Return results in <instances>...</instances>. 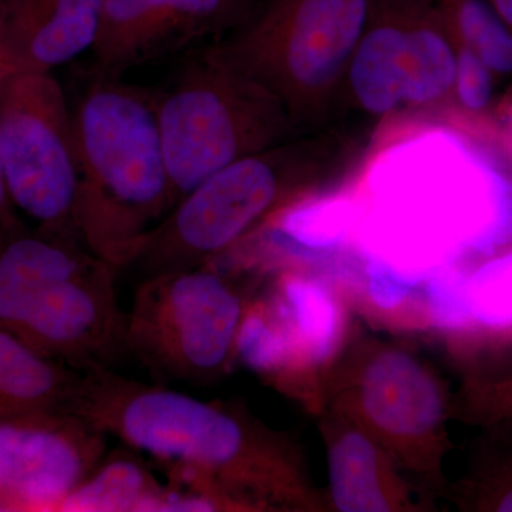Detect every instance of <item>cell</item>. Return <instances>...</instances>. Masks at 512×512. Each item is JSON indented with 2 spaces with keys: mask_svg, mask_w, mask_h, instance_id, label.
I'll use <instances>...</instances> for the list:
<instances>
[{
  "mask_svg": "<svg viewBox=\"0 0 512 512\" xmlns=\"http://www.w3.org/2000/svg\"><path fill=\"white\" fill-rule=\"evenodd\" d=\"M258 0H106L92 53L100 77L121 74L247 22Z\"/></svg>",
  "mask_w": 512,
  "mask_h": 512,
  "instance_id": "obj_11",
  "label": "cell"
},
{
  "mask_svg": "<svg viewBox=\"0 0 512 512\" xmlns=\"http://www.w3.org/2000/svg\"><path fill=\"white\" fill-rule=\"evenodd\" d=\"M457 43L467 46L497 77L512 76V28L491 0H440Z\"/></svg>",
  "mask_w": 512,
  "mask_h": 512,
  "instance_id": "obj_21",
  "label": "cell"
},
{
  "mask_svg": "<svg viewBox=\"0 0 512 512\" xmlns=\"http://www.w3.org/2000/svg\"><path fill=\"white\" fill-rule=\"evenodd\" d=\"M82 372L30 348L0 329V419L69 409Z\"/></svg>",
  "mask_w": 512,
  "mask_h": 512,
  "instance_id": "obj_16",
  "label": "cell"
},
{
  "mask_svg": "<svg viewBox=\"0 0 512 512\" xmlns=\"http://www.w3.org/2000/svg\"><path fill=\"white\" fill-rule=\"evenodd\" d=\"M457 46L454 92L460 106L467 113L478 116L493 106L497 76L473 50L460 43H457Z\"/></svg>",
  "mask_w": 512,
  "mask_h": 512,
  "instance_id": "obj_23",
  "label": "cell"
},
{
  "mask_svg": "<svg viewBox=\"0 0 512 512\" xmlns=\"http://www.w3.org/2000/svg\"><path fill=\"white\" fill-rule=\"evenodd\" d=\"M119 271L79 242L0 227V329L77 372L111 369L124 349Z\"/></svg>",
  "mask_w": 512,
  "mask_h": 512,
  "instance_id": "obj_4",
  "label": "cell"
},
{
  "mask_svg": "<svg viewBox=\"0 0 512 512\" xmlns=\"http://www.w3.org/2000/svg\"><path fill=\"white\" fill-rule=\"evenodd\" d=\"M80 244L123 271L173 208L157 90L100 77L73 107Z\"/></svg>",
  "mask_w": 512,
  "mask_h": 512,
  "instance_id": "obj_3",
  "label": "cell"
},
{
  "mask_svg": "<svg viewBox=\"0 0 512 512\" xmlns=\"http://www.w3.org/2000/svg\"><path fill=\"white\" fill-rule=\"evenodd\" d=\"M157 110L173 207L239 158L278 146L288 130L282 101L218 46L191 56L157 90Z\"/></svg>",
  "mask_w": 512,
  "mask_h": 512,
  "instance_id": "obj_5",
  "label": "cell"
},
{
  "mask_svg": "<svg viewBox=\"0 0 512 512\" xmlns=\"http://www.w3.org/2000/svg\"><path fill=\"white\" fill-rule=\"evenodd\" d=\"M376 0H269L217 45L278 97L305 109L348 69Z\"/></svg>",
  "mask_w": 512,
  "mask_h": 512,
  "instance_id": "obj_8",
  "label": "cell"
},
{
  "mask_svg": "<svg viewBox=\"0 0 512 512\" xmlns=\"http://www.w3.org/2000/svg\"><path fill=\"white\" fill-rule=\"evenodd\" d=\"M362 201L329 194L288 202L265 222L269 242L282 254L318 259L340 251L357 235Z\"/></svg>",
  "mask_w": 512,
  "mask_h": 512,
  "instance_id": "obj_15",
  "label": "cell"
},
{
  "mask_svg": "<svg viewBox=\"0 0 512 512\" xmlns=\"http://www.w3.org/2000/svg\"><path fill=\"white\" fill-rule=\"evenodd\" d=\"M269 299L291 333L299 369L328 362L342 333V315L329 289L309 276L288 274Z\"/></svg>",
  "mask_w": 512,
  "mask_h": 512,
  "instance_id": "obj_18",
  "label": "cell"
},
{
  "mask_svg": "<svg viewBox=\"0 0 512 512\" xmlns=\"http://www.w3.org/2000/svg\"><path fill=\"white\" fill-rule=\"evenodd\" d=\"M298 165L278 144L212 174L158 222L128 268L147 278L214 264L288 204Z\"/></svg>",
  "mask_w": 512,
  "mask_h": 512,
  "instance_id": "obj_7",
  "label": "cell"
},
{
  "mask_svg": "<svg viewBox=\"0 0 512 512\" xmlns=\"http://www.w3.org/2000/svg\"><path fill=\"white\" fill-rule=\"evenodd\" d=\"M109 434L66 409L0 419V511H57L107 454Z\"/></svg>",
  "mask_w": 512,
  "mask_h": 512,
  "instance_id": "obj_10",
  "label": "cell"
},
{
  "mask_svg": "<svg viewBox=\"0 0 512 512\" xmlns=\"http://www.w3.org/2000/svg\"><path fill=\"white\" fill-rule=\"evenodd\" d=\"M360 255L365 262L367 295L380 311L399 308L421 282H426L421 276L404 272L379 256L365 252Z\"/></svg>",
  "mask_w": 512,
  "mask_h": 512,
  "instance_id": "obj_24",
  "label": "cell"
},
{
  "mask_svg": "<svg viewBox=\"0 0 512 512\" xmlns=\"http://www.w3.org/2000/svg\"><path fill=\"white\" fill-rule=\"evenodd\" d=\"M329 473L330 491L340 511L390 510L379 453L365 434L350 431L333 444Z\"/></svg>",
  "mask_w": 512,
  "mask_h": 512,
  "instance_id": "obj_20",
  "label": "cell"
},
{
  "mask_svg": "<svg viewBox=\"0 0 512 512\" xmlns=\"http://www.w3.org/2000/svg\"><path fill=\"white\" fill-rule=\"evenodd\" d=\"M491 2L512 28V0H491Z\"/></svg>",
  "mask_w": 512,
  "mask_h": 512,
  "instance_id": "obj_28",
  "label": "cell"
},
{
  "mask_svg": "<svg viewBox=\"0 0 512 512\" xmlns=\"http://www.w3.org/2000/svg\"><path fill=\"white\" fill-rule=\"evenodd\" d=\"M477 498L481 510L512 512V456L488 471Z\"/></svg>",
  "mask_w": 512,
  "mask_h": 512,
  "instance_id": "obj_25",
  "label": "cell"
},
{
  "mask_svg": "<svg viewBox=\"0 0 512 512\" xmlns=\"http://www.w3.org/2000/svg\"><path fill=\"white\" fill-rule=\"evenodd\" d=\"M69 410L153 460L170 490L198 498L208 511L296 497L285 440L222 404L99 369L82 373Z\"/></svg>",
  "mask_w": 512,
  "mask_h": 512,
  "instance_id": "obj_1",
  "label": "cell"
},
{
  "mask_svg": "<svg viewBox=\"0 0 512 512\" xmlns=\"http://www.w3.org/2000/svg\"><path fill=\"white\" fill-rule=\"evenodd\" d=\"M0 109V157L10 201L50 237L79 242V156L73 109L43 72L10 80Z\"/></svg>",
  "mask_w": 512,
  "mask_h": 512,
  "instance_id": "obj_9",
  "label": "cell"
},
{
  "mask_svg": "<svg viewBox=\"0 0 512 512\" xmlns=\"http://www.w3.org/2000/svg\"><path fill=\"white\" fill-rule=\"evenodd\" d=\"M360 252L409 274L474 265L512 244V173L448 131L390 148L369 177Z\"/></svg>",
  "mask_w": 512,
  "mask_h": 512,
  "instance_id": "obj_2",
  "label": "cell"
},
{
  "mask_svg": "<svg viewBox=\"0 0 512 512\" xmlns=\"http://www.w3.org/2000/svg\"><path fill=\"white\" fill-rule=\"evenodd\" d=\"M10 201L8 187H6L5 173H3L2 157H0V227L8 218V202Z\"/></svg>",
  "mask_w": 512,
  "mask_h": 512,
  "instance_id": "obj_27",
  "label": "cell"
},
{
  "mask_svg": "<svg viewBox=\"0 0 512 512\" xmlns=\"http://www.w3.org/2000/svg\"><path fill=\"white\" fill-rule=\"evenodd\" d=\"M468 328L464 338L512 346V244L468 268Z\"/></svg>",
  "mask_w": 512,
  "mask_h": 512,
  "instance_id": "obj_19",
  "label": "cell"
},
{
  "mask_svg": "<svg viewBox=\"0 0 512 512\" xmlns=\"http://www.w3.org/2000/svg\"><path fill=\"white\" fill-rule=\"evenodd\" d=\"M477 403L487 419L512 416V375L500 382L488 383L477 390Z\"/></svg>",
  "mask_w": 512,
  "mask_h": 512,
  "instance_id": "obj_26",
  "label": "cell"
},
{
  "mask_svg": "<svg viewBox=\"0 0 512 512\" xmlns=\"http://www.w3.org/2000/svg\"><path fill=\"white\" fill-rule=\"evenodd\" d=\"M167 485L154 476L144 454L126 446L107 453L57 507L63 512L160 511Z\"/></svg>",
  "mask_w": 512,
  "mask_h": 512,
  "instance_id": "obj_17",
  "label": "cell"
},
{
  "mask_svg": "<svg viewBox=\"0 0 512 512\" xmlns=\"http://www.w3.org/2000/svg\"><path fill=\"white\" fill-rule=\"evenodd\" d=\"M359 402L366 419L392 439L419 440L440 427L439 384L409 353L383 350L363 370Z\"/></svg>",
  "mask_w": 512,
  "mask_h": 512,
  "instance_id": "obj_14",
  "label": "cell"
},
{
  "mask_svg": "<svg viewBox=\"0 0 512 512\" xmlns=\"http://www.w3.org/2000/svg\"><path fill=\"white\" fill-rule=\"evenodd\" d=\"M471 265L448 264L426 279L427 308L434 325L451 335L464 336L468 328L466 276Z\"/></svg>",
  "mask_w": 512,
  "mask_h": 512,
  "instance_id": "obj_22",
  "label": "cell"
},
{
  "mask_svg": "<svg viewBox=\"0 0 512 512\" xmlns=\"http://www.w3.org/2000/svg\"><path fill=\"white\" fill-rule=\"evenodd\" d=\"M348 69L357 103L367 113L383 116L404 104H427L437 59L420 20H384L375 26L369 22Z\"/></svg>",
  "mask_w": 512,
  "mask_h": 512,
  "instance_id": "obj_12",
  "label": "cell"
},
{
  "mask_svg": "<svg viewBox=\"0 0 512 512\" xmlns=\"http://www.w3.org/2000/svg\"><path fill=\"white\" fill-rule=\"evenodd\" d=\"M106 0H6L2 35L16 63L43 72L92 50Z\"/></svg>",
  "mask_w": 512,
  "mask_h": 512,
  "instance_id": "obj_13",
  "label": "cell"
},
{
  "mask_svg": "<svg viewBox=\"0 0 512 512\" xmlns=\"http://www.w3.org/2000/svg\"><path fill=\"white\" fill-rule=\"evenodd\" d=\"M247 308L214 264L147 276L126 316L124 349L161 382H214L237 355Z\"/></svg>",
  "mask_w": 512,
  "mask_h": 512,
  "instance_id": "obj_6",
  "label": "cell"
}]
</instances>
